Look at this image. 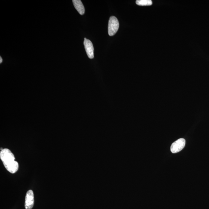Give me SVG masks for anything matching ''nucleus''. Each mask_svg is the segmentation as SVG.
<instances>
[{
    "label": "nucleus",
    "mask_w": 209,
    "mask_h": 209,
    "mask_svg": "<svg viewBox=\"0 0 209 209\" xmlns=\"http://www.w3.org/2000/svg\"><path fill=\"white\" fill-rule=\"evenodd\" d=\"M0 158L4 167L10 172L14 173L18 170V163L15 161L14 155L9 149H2L0 152Z\"/></svg>",
    "instance_id": "1"
},
{
    "label": "nucleus",
    "mask_w": 209,
    "mask_h": 209,
    "mask_svg": "<svg viewBox=\"0 0 209 209\" xmlns=\"http://www.w3.org/2000/svg\"><path fill=\"white\" fill-rule=\"evenodd\" d=\"M119 26V22L116 17L112 16L110 17L108 24V33L109 36H114L118 32Z\"/></svg>",
    "instance_id": "2"
},
{
    "label": "nucleus",
    "mask_w": 209,
    "mask_h": 209,
    "mask_svg": "<svg viewBox=\"0 0 209 209\" xmlns=\"http://www.w3.org/2000/svg\"><path fill=\"white\" fill-rule=\"evenodd\" d=\"M186 145V141L183 138H180L172 144L170 150L173 153L180 152L184 148Z\"/></svg>",
    "instance_id": "3"
},
{
    "label": "nucleus",
    "mask_w": 209,
    "mask_h": 209,
    "mask_svg": "<svg viewBox=\"0 0 209 209\" xmlns=\"http://www.w3.org/2000/svg\"><path fill=\"white\" fill-rule=\"evenodd\" d=\"M84 45L86 52L90 59L94 58V47L92 43L89 40L84 38Z\"/></svg>",
    "instance_id": "4"
},
{
    "label": "nucleus",
    "mask_w": 209,
    "mask_h": 209,
    "mask_svg": "<svg viewBox=\"0 0 209 209\" xmlns=\"http://www.w3.org/2000/svg\"><path fill=\"white\" fill-rule=\"evenodd\" d=\"M34 203L33 191L31 190L26 193L25 198V207L26 209H32L33 207Z\"/></svg>",
    "instance_id": "5"
},
{
    "label": "nucleus",
    "mask_w": 209,
    "mask_h": 209,
    "mask_svg": "<svg viewBox=\"0 0 209 209\" xmlns=\"http://www.w3.org/2000/svg\"><path fill=\"white\" fill-rule=\"evenodd\" d=\"M72 2L75 9L81 15L84 14L85 9L82 2L80 0H73Z\"/></svg>",
    "instance_id": "6"
},
{
    "label": "nucleus",
    "mask_w": 209,
    "mask_h": 209,
    "mask_svg": "<svg viewBox=\"0 0 209 209\" xmlns=\"http://www.w3.org/2000/svg\"><path fill=\"white\" fill-rule=\"evenodd\" d=\"M136 2L137 5L140 6H149L152 4L151 0H137Z\"/></svg>",
    "instance_id": "7"
},
{
    "label": "nucleus",
    "mask_w": 209,
    "mask_h": 209,
    "mask_svg": "<svg viewBox=\"0 0 209 209\" xmlns=\"http://www.w3.org/2000/svg\"><path fill=\"white\" fill-rule=\"evenodd\" d=\"M0 60H0V63H2V59L1 57H0Z\"/></svg>",
    "instance_id": "8"
}]
</instances>
